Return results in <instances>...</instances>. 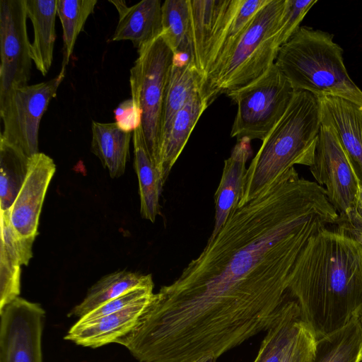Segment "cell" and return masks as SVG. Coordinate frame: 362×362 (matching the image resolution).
<instances>
[{
  "mask_svg": "<svg viewBox=\"0 0 362 362\" xmlns=\"http://www.w3.org/2000/svg\"><path fill=\"white\" fill-rule=\"evenodd\" d=\"M35 238L22 236L14 228L10 209L1 211V246L8 257L18 264L28 265L33 257L32 247Z\"/></svg>",
  "mask_w": 362,
  "mask_h": 362,
  "instance_id": "obj_30",
  "label": "cell"
},
{
  "mask_svg": "<svg viewBox=\"0 0 362 362\" xmlns=\"http://www.w3.org/2000/svg\"><path fill=\"white\" fill-rule=\"evenodd\" d=\"M90 149L100 160L112 178L119 177L125 171L129 156V146L133 132L119 129L115 122H92Z\"/></svg>",
  "mask_w": 362,
  "mask_h": 362,
  "instance_id": "obj_21",
  "label": "cell"
},
{
  "mask_svg": "<svg viewBox=\"0 0 362 362\" xmlns=\"http://www.w3.org/2000/svg\"><path fill=\"white\" fill-rule=\"evenodd\" d=\"M25 1L28 18L31 21L34 32L30 56L36 69L45 76L53 61L57 0Z\"/></svg>",
  "mask_w": 362,
  "mask_h": 362,
  "instance_id": "obj_20",
  "label": "cell"
},
{
  "mask_svg": "<svg viewBox=\"0 0 362 362\" xmlns=\"http://www.w3.org/2000/svg\"><path fill=\"white\" fill-rule=\"evenodd\" d=\"M250 141L247 138L237 140L230 156L224 161L221 178L214 194V226L208 240L215 238L240 202L247 172L246 163L252 154Z\"/></svg>",
  "mask_w": 362,
  "mask_h": 362,
  "instance_id": "obj_16",
  "label": "cell"
},
{
  "mask_svg": "<svg viewBox=\"0 0 362 362\" xmlns=\"http://www.w3.org/2000/svg\"><path fill=\"white\" fill-rule=\"evenodd\" d=\"M152 284L151 274L122 270L106 275L90 288L84 299L71 309L68 316L81 318L134 288Z\"/></svg>",
  "mask_w": 362,
  "mask_h": 362,
  "instance_id": "obj_24",
  "label": "cell"
},
{
  "mask_svg": "<svg viewBox=\"0 0 362 362\" xmlns=\"http://www.w3.org/2000/svg\"><path fill=\"white\" fill-rule=\"evenodd\" d=\"M287 293L317 339L341 329L362 309V247L337 227L322 229L300 254Z\"/></svg>",
  "mask_w": 362,
  "mask_h": 362,
  "instance_id": "obj_2",
  "label": "cell"
},
{
  "mask_svg": "<svg viewBox=\"0 0 362 362\" xmlns=\"http://www.w3.org/2000/svg\"><path fill=\"white\" fill-rule=\"evenodd\" d=\"M114 113L116 124L124 132H134L141 125V110L132 98L120 103Z\"/></svg>",
  "mask_w": 362,
  "mask_h": 362,
  "instance_id": "obj_35",
  "label": "cell"
},
{
  "mask_svg": "<svg viewBox=\"0 0 362 362\" xmlns=\"http://www.w3.org/2000/svg\"><path fill=\"white\" fill-rule=\"evenodd\" d=\"M65 73L33 85L16 87L0 96V116L3 129L0 134L8 143L29 158L38 153L41 119L57 90Z\"/></svg>",
  "mask_w": 362,
  "mask_h": 362,
  "instance_id": "obj_8",
  "label": "cell"
},
{
  "mask_svg": "<svg viewBox=\"0 0 362 362\" xmlns=\"http://www.w3.org/2000/svg\"><path fill=\"white\" fill-rule=\"evenodd\" d=\"M357 317L361 323V328H362V309L358 313ZM361 362H362V356H361Z\"/></svg>",
  "mask_w": 362,
  "mask_h": 362,
  "instance_id": "obj_40",
  "label": "cell"
},
{
  "mask_svg": "<svg viewBox=\"0 0 362 362\" xmlns=\"http://www.w3.org/2000/svg\"><path fill=\"white\" fill-rule=\"evenodd\" d=\"M316 3L317 0H288L277 38L280 47L298 30L305 15Z\"/></svg>",
  "mask_w": 362,
  "mask_h": 362,
  "instance_id": "obj_34",
  "label": "cell"
},
{
  "mask_svg": "<svg viewBox=\"0 0 362 362\" xmlns=\"http://www.w3.org/2000/svg\"><path fill=\"white\" fill-rule=\"evenodd\" d=\"M161 35L175 54L192 55L189 40V11L187 0H166L162 4Z\"/></svg>",
  "mask_w": 362,
  "mask_h": 362,
  "instance_id": "obj_29",
  "label": "cell"
},
{
  "mask_svg": "<svg viewBox=\"0 0 362 362\" xmlns=\"http://www.w3.org/2000/svg\"><path fill=\"white\" fill-rule=\"evenodd\" d=\"M316 341L313 330L301 320L280 362H312Z\"/></svg>",
  "mask_w": 362,
  "mask_h": 362,
  "instance_id": "obj_31",
  "label": "cell"
},
{
  "mask_svg": "<svg viewBox=\"0 0 362 362\" xmlns=\"http://www.w3.org/2000/svg\"><path fill=\"white\" fill-rule=\"evenodd\" d=\"M334 224L362 247V218L356 208L345 214H338Z\"/></svg>",
  "mask_w": 362,
  "mask_h": 362,
  "instance_id": "obj_36",
  "label": "cell"
},
{
  "mask_svg": "<svg viewBox=\"0 0 362 362\" xmlns=\"http://www.w3.org/2000/svg\"><path fill=\"white\" fill-rule=\"evenodd\" d=\"M202 80L193 59L187 62L173 61L164 99L163 139L168 132L176 114L194 95L200 92Z\"/></svg>",
  "mask_w": 362,
  "mask_h": 362,
  "instance_id": "obj_23",
  "label": "cell"
},
{
  "mask_svg": "<svg viewBox=\"0 0 362 362\" xmlns=\"http://www.w3.org/2000/svg\"><path fill=\"white\" fill-rule=\"evenodd\" d=\"M137 52L130 69L131 98L141 110L144 138L160 171L164 99L175 54L161 35Z\"/></svg>",
  "mask_w": 362,
  "mask_h": 362,
  "instance_id": "obj_6",
  "label": "cell"
},
{
  "mask_svg": "<svg viewBox=\"0 0 362 362\" xmlns=\"http://www.w3.org/2000/svg\"><path fill=\"white\" fill-rule=\"evenodd\" d=\"M217 358L212 355L204 356L190 362H216Z\"/></svg>",
  "mask_w": 362,
  "mask_h": 362,
  "instance_id": "obj_39",
  "label": "cell"
},
{
  "mask_svg": "<svg viewBox=\"0 0 362 362\" xmlns=\"http://www.w3.org/2000/svg\"><path fill=\"white\" fill-rule=\"evenodd\" d=\"M295 93L275 63L253 82L228 93L238 106L230 136L263 141L284 115Z\"/></svg>",
  "mask_w": 362,
  "mask_h": 362,
  "instance_id": "obj_7",
  "label": "cell"
},
{
  "mask_svg": "<svg viewBox=\"0 0 362 362\" xmlns=\"http://www.w3.org/2000/svg\"><path fill=\"white\" fill-rule=\"evenodd\" d=\"M208 106L199 92L175 116L162 142L160 172L164 182L185 148L197 121Z\"/></svg>",
  "mask_w": 362,
  "mask_h": 362,
  "instance_id": "obj_22",
  "label": "cell"
},
{
  "mask_svg": "<svg viewBox=\"0 0 362 362\" xmlns=\"http://www.w3.org/2000/svg\"><path fill=\"white\" fill-rule=\"evenodd\" d=\"M337 217L325 189L291 168L234 209L160 293L185 325L209 338L268 326L287 298L291 274L308 241Z\"/></svg>",
  "mask_w": 362,
  "mask_h": 362,
  "instance_id": "obj_1",
  "label": "cell"
},
{
  "mask_svg": "<svg viewBox=\"0 0 362 362\" xmlns=\"http://www.w3.org/2000/svg\"><path fill=\"white\" fill-rule=\"evenodd\" d=\"M0 362H42V307L18 297L0 310Z\"/></svg>",
  "mask_w": 362,
  "mask_h": 362,
  "instance_id": "obj_10",
  "label": "cell"
},
{
  "mask_svg": "<svg viewBox=\"0 0 362 362\" xmlns=\"http://www.w3.org/2000/svg\"><path fill=\"white\" fill-rule=\"evenodd\" d=\"M356 209L362 218V186L359 185L358 195L357 198Z\"/></svg>",
  "mask_w": 362,
  "mask_h": 362,
  "instance_id": "obj_38",
  "label": "cell"
},
{
  "mask_svg": "<svg viewBox=\"0 0 362 362\" xmlns=\"http://www.w3.org/2000/svg\"><path fill=\"white\" fill-rule=\"evenodd\" d=\"M163 32L162 3L160 0H142L120 15L111 42L130 40L137 50Z\"/></svg>",
  "mask_w": 362,
  "mask_h": 362,
  "instance_id": "obj_17",
  "label": "cell"
},
{
  "mask_svg": "<svg viewBox=\"0 0 362 362\" xmlns=\"http://www.w3.org/2000/svg\"><path fill=\"white\" fill-rule=\"evenodd\" d=\"M152 296L100 318L87 322H76L64 339L93 349L115 343L134 327Z\"/></svg>",
  "mask_w": 362,
  "mask_h": 362,
  "instance_id": "obj_15",
  "label": "cell"
},
{
  "mask_svg": "<svg viewBox=\"0 0 362 362\" xmlns=\"http://www.w3.org/2000/svg\"><path fill=\"white\" fill-rule=\"evenodd\" d=\"M269 1L231 0L223 23L206 51L201 70L202 83L225 62L252 18Z\"/></svg>",
  "mask_w": 362,
  "mask_h": 362,
  "instance_id": "obj_13",
  "label": "cell"
},
{
  "mask_svg": "<svg viewBox=\"0 0 362 362\" xmlns=\"http://www.w3.org/2000/svg\"><path fill=\"white\" fill-rule=\"evenodd\" d=\"M362 328L357 317L316 341L312 362H361Z\"/></svg>",
  "mask_w": 362,
  "mask_h": 362,
  "instance_id": "obj_26",
  "label": "cell"
},
{
  "mask_svg": "<svg viewBox=\"0 0 362 362\" xmlns=\"http://www.w3.org/2000/svg\"><path fill=\"white\" fill-rule=\"evenodd\" d=\"M109 2L112 4L117 8L119 15L122 14L127 8L125 1H110Z\"/></svg>",
  "mask_w": 362,
  "mask_h": 362,
  "instance_id": "obj_37",
  "label": "cell"
},
{
  "mask_svg": "<svg viewBox=\"0 0 362 362\" xmlns=\"http://www.w3.org/2000/svg\"><path fill=\"white\" fill-rule=\"evenodd\" d=\"M333 39L329 33L301 26L281 46L275 64L295 91L338 97L362 106V90L349 76L343 49Z\"/></svg>",
  "mask_w": 362,
  "mask_h": 362,
  "instance_id": "obj_4",
  "label": "cell"
},
{
  "mask_svg": "<svg viewBox=\"0 0 362 362\" xmlns=\"http://www.w3.org/2000/svg\"><path fill=\"white\" fill-rule=\"evenodd\" d=\"M301 320L297 301L286 298L267 330L253 362H280Z\"/></svg>",
  "mask_w": 362,
  "mask_h": 362,
  "instance_id": "obj_25",
  "label": "cell"
},
{
  "mask_svg": "<svg viewBox=\"0 0 362 362\" xmlns=\"http://www.w3.org/2000/svg\"><path fill=\"white\" fill-rule=\"evenodd\" d=\"M25 0H0V96L28 85L32 58Z\"/></svg>",
  "mask_w": 362,
  "mask_h": 362,
  "instance_id": "obj_11",
  "label": "cell"
},
{
  "mask_svg": "<svg viewBox=\"0 0 362 362\" xmlns=\"http://www.w3.org/2000/svg\"><path fill=\"white\" fill-rule=\"evenodd\" d=\"M287 3L269 0L252 18L225 62L202 83L200 95L208 105L221 94L253 82L275 63Z\"/></svg>",
  "mask_w": 362,
  "mask_h": 362,
  "instance_id": "obj_5",
  "label": "cell"
},
{
  "mask_svg": "<svg viewBox=\"0 0 362 362\" xmlns=\"http://www.w3.org/2000/svg\"><path fill=\"white\" fill-rule=\"evenodd\" d=\"M30 158L0 138V207L11 208L28 173Z\"/></svg>",
  "mask_w": 362,
  "mask_h": 362,
  "instance_id": "obj_27",
  "label": "cell"
},
{
  "mask_svg": "<svg viewBox=\"0 0 362 362\" xmlns=\"http://www.w3.org/2000/svg\"><path fill=\"white\" fill-rule=\"evenodd\" d=\"M134 163L138 177L142 218L151 222L160 214L159 199L164 181L151 156L139 126L133 132Z\"/></svg>",
  "mask_w": 362,
  "mask_h": 362,
  "instance_id": "obj_19",
  "label": "cell"
},
{
  "mask_svg": "<svg viewBox=\"0 0 362 362\" xmlns=\"http://www.w3.org/2000/svg\"><path fill=\"white\" fill-rule=\"evenodd\" d=\"M56 170L49 156L38 153L30 158L26 179L10 209L14 228L23 237L36 238L39 218L49 184Z\"/></svg>",
  "mask_w": 362,
  "mask_h": 362,
  "instance_id": "obj_12",
  "label": "cell"
},
{
  "mask_svg": "<svg viewBox=\"0 0 362 362\" xmlns=\"http://www.w3.org/2000/svg\"><path fill=\"white\" fill-rule=\"evenodd\" d=\"M153 284L134 288L124 294L107 301L78 319L77 322H87L121 310L153 295Z\"/></svg>",
  "mask_w": 362,
  "mask_h": 362,
  "instance_id": "obj_32",
  "label": "cell"
},
{
  "mask_svg": "<svg viewBox=\"0 0 362 362\" xmlns=\"http://www.w3.org/2000/svg\"><path fill=\"white\" fill-rule=\"evenodd\" d=\"M320 126L317 98L307 91H296L284 115L262 141L247 169L238 206L259 195L294 165L310 167Z\"/></svg>",
  "mask_w": 362,
  "mask_h": 362,
  "instance_id": "obj_3",
  "label": "cell"
},
{
  "mask_svg": "<svg viewBox=\"0 0 362 362\" xmlns=\"http://www.w3.org/2000/svg\"><path fill=\"white\" fill-rule=\"evenodd\" d=\"M97 0H57V13L63 30V59L60 71L65 73L76 39L83 30Z\"/></svg>",
  "mask_w": 362,
  "mask_h": 362,
  "instance_id": "obj_28",
  "label": "cell"
},
{
  "mask_svg": "<svg viewBox=\"0 0 362 362\" xmlns=\"http://www.w3.org/2000/svg\"><path fill=\"white\" fill-rule=\"evenodd\" d=\"M317 99L321 117L336 130L362 186V106L334 96Z\"/></svg>",
  "mask_w": 362,
  "mask_h": 362,
  "instance_id": "obj_14",
  "label": "cell"
},
{
  "mask_svg": "<svg viewBox=\"0 0 362 362\" xmlns=\"http://www.w3.org/2000/svg\"><path fill=\"white\" fill-rule=\"evenodd\" d=\"M20 291L21 265L0 249V310L19 297Z\"/></svg>",
  "mask_w": 362,
  "mask_h": 362,
  "instance_id": "obj_33",
  "label": "cell"
},
{
  "mask_svg": "<svg viewBox=\"0 0 362 362\" xmlns=\"http://www.w3.org/2000/svg\"><path fill=\"white\" fill-rule=\"evenodd\" d=\"M309 168L338 214L356 208L359 182L352 163L334 128L322 117L314 160Z\"/></svg>",
  "mask_w": 362,
  "mask_h": 362,
  "instance_id": "obj_9",
  "label": "cell"
},
{
  "mask_svg": "<svg viewBox=\"0 0 362 362\" xmlns=\"http://www.w3.org/2000/svg\"><path fill=\"white\" fill-rule=\"evenodd\" d=\"M187 1L192 56L201 74L205 52L223 23L230 0Z\"/></svg>",
  "mask_w": 362,
  "mask_h": 362,
  "instance_id": "obj_18",
  "label": "cell"
}]
</instances>
